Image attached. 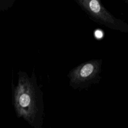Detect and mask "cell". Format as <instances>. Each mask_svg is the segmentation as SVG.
<instances>
[{"instance_id":"cell-1","label":"cell","mask_w":128,"mask_h":128,"mask_svg":"<svg viewBox=\"0 0 128 128\" xmlns=\"http://www.w3.org/2000/svg\"><path fill=\"white\" fill-rule=\"evenodd\" d=\"M14 106L16 114L34 128H40L44 123L43 92L38 86L33 72L31 77L20 72L18 85L14 90Z\"/></svg>"},{"instance_id":"cell-2","label":"cell","mask_w":128,"mask_h":128,"mask_svg":"<svg viewBox=\"0 0 128 128\" xmlns=\"http://www.w3.org/2000/svg\"><path fill=\"white\" fill-rule=\"evenodd\" d=\"M94 22L114 30L128 32V24L114 16L102 4V0H74Z\"/></svg>"},{"instance_id":"cell-3","label":"cell","mask_w":128,"mask_h":128,"mask_svg":"<svg viewBox=\"0 0 128 128\" xmlns=\"http://www.w3.org/2000/svg\"><path fill=\"white\" fill-rule=\"evenodd\" d=\"M102 62V60H91L72 69L68 74L70 86L74 89H84L98 83L101 78Z\"/></svg>"},{"instance_id":"cell-4","label":"cell","mask_w":128,"mask_h":128,"mask_svg":"<svg viewBox=\"0 0 128 128\" xmlns=\"http://www.w3.org/2000/svg\"><path fill=\"white\" fill-rule=\"evenodd\" d=\"M94 36L97 39H100L101 38H102L104 36V34L102 32V31H101L100 30H96L94 32Z\"/></svg>"},{"instance_id":"cell-5","label":"cell","mask_w":128,"mask_h":128,"mask_svg":"<svg viewBox=\"0 0 128 128\" xmlns=\"http://www.w3.org/2000/svg\"><path fill=\"white\" fill-rule=\"evenodd\" d=\"M124 1H125V2H126V3H127V2H128V0H124Z\"/></svg>"}]
</instances>
